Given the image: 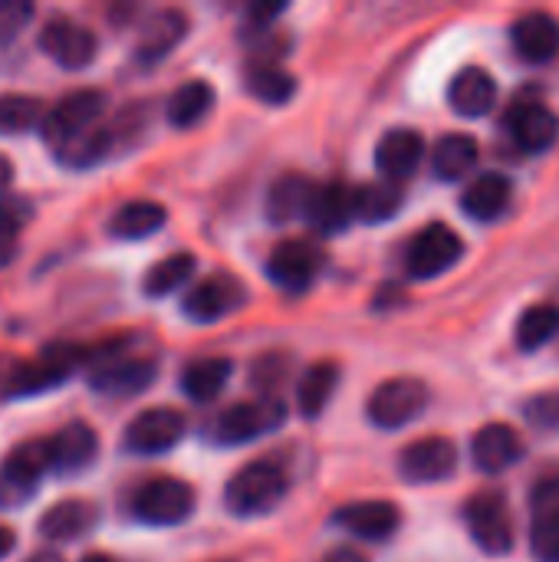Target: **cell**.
Segmentation results:
<instances>
[{"mask_svg": "<svg viewBox=\"0 0 559 562\" xmlns=\"http://www.w3.org/2000/svg\"><path fill=\"white\" fill-rule=\"evenodd\" d=\"M244 303H247V286L234 273H211L188 290V296L181 300V313L191 323H217L234 310H241Z\"/></svg>", "mask_w": 559, "mask_h": 562, "instance_id": "10", "label": "cell"}, {"mask_svg": "<svg viewBox=\"0 0 559 562\" xmlns=\"http://www.w3.org/2000/svg\"><path fill=\"white\" fill-rule=\"evenodd\" d=\"M221 562H224V560H221Z\"/></svg>", "mask_w": 559, "mask_h": 562, "instance_id": "49", "label": "cell"}, {"mask_svg": "<svg viewBox=\"0 0 559 562\" xmlns=\"http://www.w3.org/2000/svg\"><path fill=\"white\" fill-rule=\"evenodd\" d=\"M211 105H214V89L204 79H191L171 92L165 112H168V122L175 128H191L211 112Z\"/></svg>", "mask_w": 559, "mask_h": 562, "instance_id": "32", "label": "cell"}, {"mask_svg": "<svg viewBox=\"0 0 559 562\" xmlns=\"http://www.w3.org/2000/svg\"><path fill=\"white\" fill-rule=\"evenodd\" d=\"M507 132L524 151H547L559 138V119L540 102H517L507 112Z\"/></svg>", "mask_w": 559, "mask_h": 562, "instance_id": "19", "label": "cell"}, {"mask_svg": "<svg viewBox=\"0 0 559 562\" xmlns=\"http://www.w3.org/2000/svg\"><path fill=\"white\" fill-rule=\"evenodd\" d=\"M511 204V178L488 171L478 175L465 191H461V211L471 221H497Z\"/></svg>", "mask_w": 559, "mask_h": 562, "instance_id": "25", "label": "cell"}, {"mask_svg": "<svg viewBox=\"0 0 559 562\" xmlns=\"http://www.w3.org/2000/svg\"><path fill=\"white\" fill-rule=\"evenodd\" d=\"M534 517H559V477H544L530 494Z\"/></svg>", "mask_w": 559, "mask_h": 562, "instance_id": "42", "label": "cell"}, {"mask_svg": "<svg viewBox=\"0 0 559 562\" xmlns=\"http://www.w3.org/2000/svg\"><path fill=\"white\" fill-rule=\"evenodd\" d=\"M105 112V95L99 89H76L69 95H63L43 119L40 125V135L46 138L49 148L82 135V132H92L96 128V119Z\"/></svg>", "mask_w": 559, "mask_h": 562, "instance_id": "9", "label": "cell"}, {"mask_svg": "<svg viewBox=\"0 0 559 562\" xmlns=\"http://www.w3.org/2000/svg\"><path fill=\"white\" fill-rule=\"evenodd\" d=\"M40 49L63 69H86L96 59L99 40L89 26L66 20V16H53L43 23L40 30Z\"/></svg>", "mask_w": 559, "mask_h": 562, "instance_id": "12", "label": "cell"}, {"mask_svg": "<svg viewBox=\"0 0 559 562\" xmlns=\"http://www.w3.org/2000/svg\"><path fill=\"white\" fill-rule=\"evenodd\" d=\"M46 471H53L46 441H23L20 448H13L0 464V507L26 504L43 484Z\"/></svg>", "mask_w": 559, "mask_h": 562, "instance_id": "6", "label": "cell"}, {"mask_svg": "<svg viewBox=\"0 0 559 562\" xmlns=\"http://www.w3.org/2000/svg\"><path fill=\"white\" fill-rule=\"evenodd\" d=\"M247 92L267 105H283L297 92V79L277 66H250L247 69Z\"/></svg>", "mask_w": 559, "mask_h": 562, "instance_id": "38", "label": "cell"}, {"mask_svg": "<svg viewBox=\"0 0 559 562\" xmlns=\"http://www.w3.org/2000/svg\"><path fill=\"white\" fill-rule=\"evenodd\" d=\"M79 562H115L112 557H105V553H89V557H82Z\"/></svg>", "mask_w": 559, "mask_h": 562, "instance_id": "48", "label": "cell"}, {"mask_svg": "<svg viewBox=\"0 0 559 562\" xmlns=\"http://www.w3.org/2000/svg\"><path fill=\"white\" fill-rule=\"evenodd\" d=\"M559 329V310L554 303H537L530 310H524V316L517 319V346L524 352H537L544 349Z\"/></svg>", "mask_w": 559, "mask_h": 562, "instance_id": "36", "label": "cell"}, {"mask_svg": "<svg viewBox=\"0 0 559 562\" xmlns=\"http://www.w3.org/2000/svg\"><path fill=\"white\" fill-rule=\"evenodd\" d=\"M356 217L353 211V191H346L343 184H316L310 207H306V221L313 231L320 234H339L349 227V221Z\"/></svg>", "mask_w": 559, "mask_h": 562, "instance_id": "26", "label": "cell"}, {"mask_svg": "<svg viewBox=\"0 0 559 562\" xmlns=\"http://www.w3.org/2000/svg\"><path fill=\"white\" fill-rule=\"evenodd\" d=\"M10 178H13V165H10V158H7V155H0V191L10 184Z\"/></svg>", "mask_w": 559, "mask_h": 562, "instance_id": "46", "label": "cell"}, {"mask_svg": "<svg viewBox=\"0 0 559 562\" xmlns=\"http://www.w3.org/2000/svg\"><path fill=\"white\" fill-rule=\"evenodd\" d=\"M188 33V16L181 10H158L145 20L138 40H135V59L152 66L161 63Z\"/></svg>", "mask_w": 559, "mask_h": 562, "instance_id": "22", "label": "cell"}, {"mask_svg": "<svg viewBox=\"0 0 559 562\" xmlns=\"http://www.w3.org/2000/svg\"><path fill=\"white\" fill-rule=\"evenodd\" d=\"M231 372H234V362L224 359V356L198 359V362L185 366V372H181V392L194 405H208V402H214L224 392V385L231 382Z\"/></svg>", "mask_w": 559, "mask_h": 562, "instance_id": "27", "label": "cell"}, {"mask_svg": "<svg viewBox=\"0 0 559 562\" xmlns=\"http://www.w3.org/2000/svg\"><path fill=\"white\" fill-rule=\"evenodd\" d=\"M287 474L273 461L244 464L224 487V504L234 517H260L287 497Z\"/></svg>", "mask_w": 559, "mask_h": 562, "instance_id": "2", "label": "cell"}, {"mask_svg": "<svg viewBox=\"0 0 559 562\" xmlns=\"http://www.w3.org/2000/svg\"><path fill=\"white\" fill-rule=\"evenodd\" d=\"M283 418H287V405L273 395H264L257 402H241V405H231L227 412H221V418L211 428V438L224 448L247 445V441H257L260 435L280 428Z\"/></svg>", "mask_w": 559, "mask_h": 562, "instance_id": "5", "label": "cell"}, {"mask_svg": "<svg viewBox=\"0 0 559 562\" xmlns=\"http://www.w3.org/2000/svg\"><path fill=\"white\" fill-rule=\"evenodd\" d=\"M465 527L471 533V540L488 553V557H507L514 550V517H511V507L504 501V494H494V491H484V494H474L465 510Z\"/></svg>", "mask_w": 559, "mask_h": 562, "instance_id": "3", "label": "cell"}, {"mask_svg": "<svg viewBox=\"0 0 559 562\" xmlns=\"http://www.w3.org/2000/svg\"><path fill=\"white\" fill-rule=\"evenodd\" d=\"M530 550L537 562H559V517H534Z\"/></svg>", "mask_w": 559, "mask_h": 562, "instance_id": "40", "label": "cell"}, {"mask_svg": "<svg viewBox=\"0 0 559 562\" xmlns=\"http://www.w3.org/2000/svg\"><path fill=\"white\" fill-rule=\"evenodd\" d=\"M155 362L152 359H109V362H99L96 372L89 375V389L96 395H105V398H132L138 392H145L152 382H155Z\"/></svg>", "mask_w": 559, "mask_h": 562, "instance_id": "15", "label": "cell"}, {"mask_svg": "<svg viewBox=\"0 0 559 562\" xmlns=\"http://www.w3.org/2000/svg\"><path fill=\"white\" fill-rule=\"evenodd\" d=\"M23 562H63V557H59V553H53V550H40V553L26 557Z\"/></svg>", "mask_w": 559, "mask_h": 562, "instance_id": "47", "label": "cell"}, {"mask_svg": "<svg viewBox=\"0 0 559 562\" xmlns=\"http://www.w3.org/2000/svg\"><path fill=\"white\" fill-rule=\"evenodd\" d=\"M320 273V250L310 240H283L267 257V277L283 293H303Z\"/></svg>", "mask_w": 559, "mask_h": 562, "instance_id": "14", "label": "cell"}, {"mask_svg": "<svg viewBox=\"0 0 559 562\" xmlns=\"http://www.w3.org/2000/svg\"><path fill=\"white\" fill-rule=\"evenodd\" d=\"M194 514V491L178 477H152L132 494V517L148 527H175Z\"/></svg>", "mask_w": 559, "mask_h": 562, "instance_id": "4", "label": "cell"}, {"mask_svg": "<svg viewBox=\"0 0 559 562\" xmlns=\"http://www.w3.org/2000/svg\"><path fill=\"white\" fill-rule=\"evenodd\" d=\"M287 10V3H257V7H250L247 10V16L254 20V26H267L273 16H280Z\"/></svg>", "mask_w": 559, "mask_h": 562, "instance_id": "43", "label": "cell"}, {"mask_svg": "<svg viewBox=\"0 0 559 562\" xmlns=\"http://www.w3.org/2000/svg\"><path fill=\"white\" fill-rule=\"evenodd\" d=\"M448 102L458 115L465 119H481L494 109L497 102V82L488 69H478V66H468L461 69L455 79H451V89H448Z\"/></svg>", "mask_w": 559, "mask_h": 562, "instance_id": "23", "label": "cell"}, {"mask_svg": "<svg viewBox=\"0 0 559 562\" xmlns=\"http://www.w3.org/2000/svg\"><path fill=\"white\" fill-rule=\"evenodd\" d=\"M428 405V389L418 379H389L382 382L372 395H369V422L382 431H395L405 428L409 422H415Z\"/></svg>", "mask_w": 559, "mask_h": 562, "instance_id": "8", "label": "cell"}, {"mask_svg": "<svg viewBox=\"0 0 559 562\" xmlns=\"http://www.w3.org/2000/svg\"><path fill=\"white\" fill-rule=\"evenodd\" d=\"M122 349V342H105V346H72V342H56L49 349H43L33 362H23L16 366L13 372V382H10V392L13 395H36V392H46V389H56L63 385L82 362L89 359H105V356H115Z\"/></svg>", "mask_w": 559, "mask_h": 562, "instance_id": "1", "label": "cell"}, {"mask_svg": "<svg viewBox=\"0 0 559 562\" xmlns=\"http://www.w3.org/2000/svg\"><path fill=\"white\" fill-rule=\"evenodd\" d=\"M165 221H168V211L158 201H128L109 217V234L119 240H142L161 231Z\"/></svg>", "mask_w": 559, "mask_h": 562, "instance_id": "29", "label": "cell"}, {"mask_svg": "<svg viewBox=\"0 0 559 562\" xmlns=\"http://www.w3.org/2000/svg\"><path fill=\"white\" fill-rule=\"evenodd\" d=\"M185 415L175 408H148L142 415H135L122 435V445L128 454L138 458H152V454H165L171 451L181 438H185Z\"/></svg>", "mask_w": 559, "mask_h": 562, "instance_id": "11", "label": "cell"}, {"mask_svg": "<svg viewBox=\"0 0 559 562\" xmlns=\"http://www.w3.org/2000/svg\"><path fill=\"white\" fill-rule=\"evenodd\" d=\"M336 385H339V366L336 362L310 366L300 375V382H297V408H300V415L303 418H316L329 405Z\"/></svg>", "mask_w": 559, "mask_h": 562, "instance_id": "31", "label": "cell"}, {"mask_svg": "<svg viewBox=\"0 0 559 562\" xmlns=\"http://www.w3.org/2000/svg\"><path fill=\"white\" fill-rule=\"evenodd\" d=\"M46 448H49L53 471H59V474H79V471H86L96 461V454H99V435L86 422H69L53 438H46Z\"/></svg>", "mask_w": 559, "mask_h": 562, "instance_id": "18", "label": "cell"}, {"mask_svg": "<svg viewBox=\"0 0 559 562\" xmlns=\"http://www.w3.org/2000/svg\"><path fill=\"white\" fill-rule=\"evenodd\" d=\"M425 161V138L415 128H389L376 145V168L392 181L412 178Z\"/></svg>", "mask_w": 559, "mask_h": 562, "instance_id": "16", "label": "cell"}, {"mask_svg": "<svg viewBox=\"0 0 559 562\" xmlns=\"http://www.w3.org/2000/svg\"><path fill=\"white\" fill-rule=\"evenodd\" d=\"M323 562H369L359 550H353V547H336V550H329L326 553V560Z\"/></svg>", "mask_w": 559, "mask_h": 562, "instance_id": "44", "label": "cell"}, {"mask_svg": "<svg viewBox=\"0 0 559 562\" xmlns=\"http://www.w3.org/2000/svg\"><path fill=\"white\" fill-rule=\"evenodd\" d=\"M109 148H112V132L92 128V132H82V135H76V138L56 145L53 155H56L63 165H69V168H89V165L102 161V158L109 155Z\"/></svg>", "mask_w": 559, "mask_h": 562, "instance_id": "37", "label": "cell"}, {"mask_svg": "<svg viewBox=\"0 0 559 562\" xmlns=\"http://www.w3.org/2000/svg\"><path fill=\"white\" fill-rule=\"evenodd\" d=\"M13 547H16V533L0 524V560H7L13 553Z\"/></svg>", "mask_w": 559, "mask_h": 562, "instance_id": "45", "label": "cell"}, {"mask_svg": "<svg viewBox=\"0 0 559 562\" xmlns=\"http://www.w3.org/2000/svg\"><path fill=\"white\" fill-rule=\"evenodd\" d=\"M30 217L26 204L10 198V201H0V270L10 267V260L16 257L20 250V227L23 221Z\"/></svg>", "mask_w": 559, "mask_h": 562, "instance_id": "39", "label": "cell"}, {"mask_svg": "<svg viewBox=\"0 0 559 562\" xmlns=\"http://www.w3.org/2000/svg\"><path fill=\"white\" fill-rule=\"evenodd\" d=\"M96 524H99L96 504H89L82 497H69V501H59L49 510H43L36 533L43 540H53V543H69V540L86 537Z\"/></svg>", "mask_w": 559, "mask_h": 562, "instance_id": "21", "label": "cell"}, {"mask_svg": "<svg viewBox=\"0 0 559 562\" xmlns=\"http://www.w3.org/2000/svg\"><path fill=\"white\" fill-rule=\"evenodd\" d=\"M33 13L36 10L26 0H0V46L13 43L26 30V23L33 20Z\"/></svg>", "mask_w": 559, "mask_h": 562, "instance_id": "41", "label": "cell"}, {"mask_svg": "<svg viewBox=\"0 0 559 562\" xmlns=\"http://www.w3.org/2000/svg\"><path fill=\"white\" fill-rule=\"evenodd\" d=\"M458 468V448L451 438L432 435V438H418L412 441L402 458H399V474L409 484H438L448 481Z\"/></svg>", "mask_w": 559, "mask_h": 562, "instance_id": "13", "label": "cell"}, {"mask_svg": "<svg viewBox=\"0 0 559 562\" xmlns=\"http://www.w3.org/2000/svg\"><path fill=\"white\" fill-rule=\"evenodd\" d=\"M46 105L36 95H23V92H0V135H20L30 132L36 125H43L46 119Z\"/></svg>", "mask_w": 559, "mask_h": 562, "instance_id": "35", "label": "cell"}, {"mask_svg": "<svg viewBox=\"0 0 559 562\" xmlns=\"http://www.w3.org/2000/svg\"><path fill=\"white\" fill-rule=\"evenodd\" d=\"M333 520L362 540H389L399 527V510L389 501H362L336 510Z\"/></svg>", "mask_w": 559, "mask_h": 562, "instance_id": "24", "label": "cell"}, {"mask_svg": "<svg viewBox=\"0 0 559 562\" xmlns=\"http://www.w3.org/2000/svg\"><path fill=\"white\" fill-rule=\"evenodd\" d=\"M313 191H316V184L306 175H280L270 184V194H267V217L273 224H287L293 217H306Z\"/></svg>", "mask_w": 559, "mask_h": 562, "instance_id": "28", "label": "cell"}, {"mask_svg": "<svg viewBox=\"0 0 559 562\" xmlns=\"http://www.w3.org/2000/svg\"><path fill=\"white\" fill-rule=\"evenodd\" d=\"M511 43L524 63H534V66L550 63L559 53V20L544 10L524 13L511 26Z\"/></svg>", "mask_w": 559, "mask_h": 562, "instance_id": "17", "label": "cell"}, {"mask_svg": "<svg viewBox=\"0 0 559 562\" xmlns=\"http://www.w3.org/2000/svg\"><path fill=\"white\" fill-rule=\"evenodd\" d=\"M399 204H402V188L392 181H376V184H362L353 191V211L366 224L389 221L399 211Z\"/></svg>", "mask_w": 559, "mask_h": 562, "instance_id": "34", "label": "cell"}, {"mask_svg": "<svg viewBox=\"0 0 559 562\" xmlns=\"http://www.w3.org/2000/svg\"><path fill=\"white\" fill-rule=\"evenodd\" d=\"M478 158H481V148L471 135H445L432 148V171L441 181H461L465 175L474 171Z\"/></svg>", "mask_w": 559, "mask_h": 562, "instance_id": "30", "label": "cell"}, {"mask_svg": "<svg viewBox=\"0 0 559 562\" xmlns=\"http://www.w3.org/2000/svg\"><path fill=\"white\" fill-rule=\"evenodd\" d=\"M471 458L474 468L484 474H501L507 468H514L524 458V441L511 425H484L474 441H471Z\"/></svg>", "mask_w": 559, "mask_h": 562, "instance_id": "20", "label": "cell"}, {"mask_svg": "<svg viewBox=\"0 0 559 562\" xmlns=\"http://www.w3.org/2000/svg\"><path fill=\"white\" fill-rule=\"evenodd\" d=\"M461 257H465L461 237L448 224H428V227H422L409 240V247H405V270L415 280H435V277L448 273Z\"/></svg>", "mask_w": 559, "mask_h": 562, "instance_id": "7", "label": "cell"}, {"mask_svg": "<svg viewBox=\"0 0 559 562\" xmlns=\"http://www.w3.org/2000/svg\"><path fill=\"white\" fill-rule=\"evenodd\" d=\"M194 267H198V257L194 254H168V257H161L145 273V280H142L145 296H152V300L171 296L175 290H181L194 277Z\"/></svg>", "mask_w": 559, "mask_h": 562, "instance_id": "33", "label": "cell"}]
</instances>
